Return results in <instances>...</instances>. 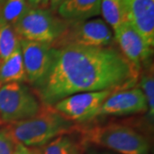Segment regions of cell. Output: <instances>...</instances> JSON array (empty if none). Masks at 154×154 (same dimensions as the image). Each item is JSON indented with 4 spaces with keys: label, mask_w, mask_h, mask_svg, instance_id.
I'll return each mask as SVG.
<instances>
[{
    "label": "cell",
    "mask_w": 154,
    "mask_h": 154,
    "mask_svg": "<svg viewBox=\"0 0 154 154\" xmlns=\"http://www.w3.org/2000/svg\"><path fill=\"white\" fill-rule=\"evenodd\" d=\"M139 76L140 70L111 45H72L51 49L48 72L33 92L43 105H54L73 94L131 88Z\"/></svg>",
    "instance_id": "6da1fadb"
},
{
    "label": "cell",
    "mask_w": 154,
    "mask_h": 154,
    "mask_svg": "<svg viewBox=\"0 0 154 154\" xmlns=\"http://www.w3.org/2000/svg\"><path fill=\"white\" fill-rule=\"evenodd\" d=\"M15 143L27 147H41L54 138L68 135L77 129L74 122L59 113L53 105H43L33 117L12 122L5 127Z\"/></svg>",
    "instance_id": "7a4b0ae2"
},
{
    "label": "cell",
    "mask_w": 154,
    "mask_h": 154,
    "mask_svg": "<svg viewBox=\"0 0 154 154\" xmlns=\"http://www.w3.org/2000/svg\"><path fill=\"white\" fill-rule=\"evenodd\" d=\"M84 144H94L120 154H149L146 139L130 127L120 124L99 125L78 129Z\"/></svg>",
    "instance_id": "3957f363"
},
{
    "label": "cell",
    "mask_w": 154,
    "mask_h": 154,
    "mask_svg": "<svg viewBox=\"0 0 154 154\" xmlns=\"http://www.w3.org/2000/svg\"><path fill=\"white\" fill-rule=\"evenodd\" d=\"M50 9L30 8L14 26L20 39L51 44L69 24Z\"/></svg>",
    "instance_id": "277c9868"
},
{
    "label": "cell",
    "mask_w": 154,
    "mask_h": 154,
    "mask_svg": "<svg viewBox=\"0 0 154 154\" xmlns=\"http://www.w3.org/2000/svg\"><path fill=\"white\" fill-rule=\"evenodd\" d=\"M41 106L38 97L24 83H7L0 88V122L9 124L27 120Z\"/></svg>",
    "instance_id": "5b68a950"
},
{
    "label": "cell",
    "mask_w": 154,
    "mask_h": 154,
    "mask_svg": "<svg viewBox=\"0 0 154 154\" xmlns=\"http://www.w3.org/2000/svg\"><path fill=\"white\" fill-rule=\"evenodd\" d=\"M113 41L114 35L109 25L98 18L70 22L66 29L51 45L54 49L72 45L104 47L110 46Z\"/></svg>",
    "instance_id": "8992f818"
},
{
    "label": "cell",
    "mask_w": 154,
    "mask_h": 154,
    "mask_svg": "<svg viewBox=\"0 0 154 154\" xmlns=\"http://www.w3.org/2000/svg\"><path fill=\"white\" fill-rule=\"evenodd\" d=\"M120 90H103L73 94L57 102L53 107L72 122L93 120V117L106 99Z\"/></svg>",
    "instance_id": "52a82bcc"
},
{
    "label": "cell",
    "mask_w": 154,
    "mask_h": 154,
    "mask_svg": "<svg viewBox=\"0 0 154 154\" xmlns=\"http://www.w3.org/2000/svg\"><path fill=\"white\" fill-rule=\"evenodd\" d=\"M27 82L35 86L47 74L51 62L50 43L20 39Z\"/></svg>",
    "instance_id": "ba28073f"
},
{
    "label": "cell",
    "mask_w": 154,
    "mask_h": 154,
    "mask_svg": "<svg viewBox=\"0 0 154 154\" xmlns=\"http://www.w3.org/2000/svg\"><path fill=\"white\" fill-rule=\"evenodd\" d=\"M113 35L123 56L140 71L143 64L147 63L152 55L153 47L150 46L128 22L116 28Z\"/></svg>",
    "instance_id": "9c48e42d"
},
{
    "label": "cell",
    "mask_w": 154,
    "mask_h": 154,
    "mask_svg": "<svg viewBox=\"0 0 154 154\" xmlns=\"http://www.w3.org/2000/svg\"><path fill=\"white\" fill-rule=\"evenodd\" d=\"M147 110V104L140 88H128L111 94L94 116H124L142 113Z\"/></svg>",
    "instance_id": "30bf717a"
},
{
    "label": "cell",
    "mask_w": 154,
    "mask_h": 154,
    "mask_svg": "<svg viewBox=\"0 0 154 154\" xmlns=\"http://www.w3.org/2000/svg\"><path fill=\"white\" fill-rule=\"evenodd\" d=\"M127 22L147 44L154 45V0H122Z\"/></svg>",
    "instance_id": "8fae6325"
},
{
    "label": "cell",
    "mask_w": 154,
    "mask_h": 154,
    "mask_svg": "<svg viewBox=\"0 0 154 154\" xmlns=\"http://www.w3.org/2000/svg\"><path fill=\"white\" fill-rule=\"evenodd\" d=\"M57 12L69 22L89 20L100 14V0H65Z\"/></svg>",
    "instance_id": "7c38bea8"
},
{
    "label": "cell",
    "mask_w": 154,
    "mask_h": 154,
    "mask_svg": "<svg viewBox=\"0 0 154 154\" xmlns=\"http://www.w3.org/2000/svg\"><path fill=\"white\" fill-rule=\"evenodd\" d=\"M27 82V75L24 69L21 45L17 48L5 60L0 63V83L19 82Z\"/></svg>",
    "instance_id": "4fadbf2b"
},
{
    "label": "cell",
    "mask_w": 154,
    "mask_h": 154,
    "mask_svg": "<svg viewBox=\"0 0 154 154\" xmlns=\"http://www.w3.org/2000/svg\"><path fill=\"white\" fill-rule=\"evenodd\" d=\"M100 13L114 31L127 22L122 0H100Z\"/></svg>",
    "instance_id": "5bb4252c"
},
{
    "label": "cell",
    "mask_w": 154,
    "mask_h": 154,
    "mask_svg": "<svg viewBox=\"0 0 154 154\" xmlns=\"http://www.w3.org/2000/svg\"><path fill=\"white\" fill-rule=\"evenodd\" d=\"M29 9L27 0H5L0 5V22L14 27Z\"/></svg>",
    "instance_id": "9a60e30c"
},
{
    "label": "cell",
    "mask_w": 154,
    "mask_h": 154,
    "mask_svg": "<svg viewBox=\"0 0 154 154\" xmlns=\"http://www.w3.org/2000/svg\"><path fill=\"white\" fill-rule=\"evenodd\" d=\"M20 45L14 27L0 22V62L5 60Z\"/></svg>",
    "instance_id": "2e32d148"
},
{
    "label": "cell",
    "mask_w": 154,
    "mask_h": 154,
    "mask_svg": "<svg viewBox=\"0 0 154 154\" xmlns=\"http://www.w3.org/2000/svg\"><path fill=\"white\" fill-rule=\"evenodd\" d=\"M140 84L146 100L149 117L152 120L154 115V77L152 65L141 75Z\"/></svg>",
    "instance_id": "e0dca14e"
},
{
    "label": "cell",
    "mask_w": 154,
    "mask_h": 154,
    "mask_svg": "<svg viewBox=\"0 0 154 154\" xmlns=\"http://www.w3.org/2000/svg\"><path fill=\"white\" fill-rule=\"evenodd\" d=\"M75 144L68 135H60L54 138L42 146L43 154H72Z\"/></svg>",
    "instance_id": "ac0fdd59"
},
{
    "label": "cell",
    "mask_w": 154,
    "mask_h": 154,
    "mask_svg": "<svg viewBox=\"0 0 154 154\" xmlns=\"http://www.w3.org/2000/svg\"><path fill=\"white\" fill-rule=\"evenodd\" d=\"M16 143L5 128L0 129V154H13Z\"/></svg>",
    "instance_id": "d6986e66"
},
{
    "label": "cell",
    "mask_w": 154,
    "mask_h": 154,
    "mask_svg": "<svg viewBox=\"0 0 154 154\" xmlns=\"http://www.w3.org/2000/svg\"><path fill=\"white\" fill-rule=\"evenodd\" d=\"M13 154H31V150L29 147L23 146L22 144L17 143Z\"/></svg>",
    "instance_id": "ffe728a7"
},
{
    "label": "cell",
    "mask_w": 154,
    "mask_h": 154,
    "mask_svg": "<svg viewBox=\"0 0 154 154\" xmlns=\"http://www.w3.org/2000/svg\"><path fill=\"white\" fill-rule=\"evenodd\" d=\"M29 5L35 6V7H39L42 6L41 8H45V6L49 5L50 0H27Z\"/></svg>",
    "instance_id": "44dd1931"
},
{
    "label": "cell",
    "mask_w": 154,
    "mask_h": 154,
    "mask_svg": "<svg viewBox=\"0 0 154 154\" xmlns=\"http://www.w3.org/2000/svg\"><path fill=\"white\" fill-rule=\"evenodd\" d=\"M64 1H65V0H50V10L51 11H53V12H56V11H57L58 7H59Z\"/></svg>",
    "instance_id": "7402d4cb"
},
{
    "label": "cell",
    "mask_w": 154,
    "mask_h": 154,
    "mask_svg": "<svg viewBox=\"0 0 154 154\" xmlns=\"http://www.w3.org/2000/svg\"><path fill=\"white\" fill-rule=\"evenodd\" d=\"M31 150V154H43L42 146L41 147H29Z\"/></svg>",
    "instance_id": "603a6c76"
},
{
    "label": "cell",
    "mask_w": 154,
    "mask_h": 154,
    "mask_svg": "<svg viewBox=\"0 0 154 154\" xmlns=\"http://www.w3.org/2000/svg\"><path fill=\"white\" fill-rule=\"evenodd\" d=\"M72 154H81V150H80V147L75 145V148L73 150V152Z\"/></svg>",
    "instance_id": "cb8c5ba5"
},
{
    "label": "cell",
    "mask_w": 154,
    "mask_h": 154,
    "mask_svg": "<svg viewBox=\"0 0 154 154\" xmlns=\"http://www.w3.org/2000/svg\"><path fill=\"white\" fill-rule=\"evenodd\" d=\"M92 154H104V153H92Z\"/></svg>",
    "instance_id": "d4e9b609"
},
{
    "label": "cell",
    "mask_w": 154,
    "mask_h": 154,
    "mask_svg": "<svg viewBox=\"0 0 154 154\" xmlns=\"http://www.w3.org/2000/svg\"><path fill=\"white\" fill-rule=\"evenodd\" d=\"M1 86H2V84H1V83H0V88H1Z\"/></svg>",
    "instance_id": "484cf974"
},
{
    "label": "cell",
    "mask_w": 154,
    "mask_h": 154,
    "mask_svg": "<svg viewBox=\"0 0 154 154\" xmlns=\"http://www.w3.org/2000/svg\"></svg>",
    "instance_id": "4316f807"
}]
</instances>
